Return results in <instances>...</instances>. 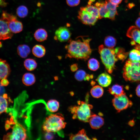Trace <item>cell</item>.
I'll return each mask as SVG.
<instances>
[{"label": "cell", "instance_id": "1", "mask_svg": "<svg viewBox=\"0 0 140 140\" xmlns=\"http://www.w3.org/2000/svg\"><path fill=\"white\" fill-rule=\"evenodd\" d=\"M91 40L88 36H84L78 37L74 40L70 38L65 47L67 52L66 57L87 60L92 50L90 45Z\"/></svg>", "mask_w": 140, "mask_h": 140}, {"label": "cell", "instance_id": "2", "mask_svg": "<svg viewBox=\"0 0 140 140\" xmlns=\"http://www.w3.org/2000/svg\"><path fill=\"white\" fill-rule=\"evenodd\" d=\"M121 49L118 47L111 48H106L102 44L99 46L98 52L101 61L108 73L111 74L115 69V64L119 59Z\"/></svg>", "mask_w": 140, "mask_h": 140}, {"label": "cell", "instance_id": "3", "mask_svg": "<svg viewBox=\"0 0 140 140\" xmlns=\"http://www.w3.org/2000/svg\"><path fill=\"white\" fill-rule=\"evenodd\" d=\"M66 124L64 117L61 114H51L45 119L43 125L42 129L46 132H55L64 129Z\"/></svg>", "mask_w": 140, "mask_h": 140}, {"label": "cell", "instance_id": "4", "mask_svg": "<svg viewBox=\"0 0 140 140\" xmlns=\"http://www.w3.org/2000/svg\"><path fill=\"white\" fill-rule=\"evenodd\" d=\"M78 106H72L69 107L68 110L73 114V119H78L81 121L87 122L92 114L91 109L93 108L92 105L83 101H78Z\"/></svg>", "mask_w": 140, "mask_h": 140}, {"label": "cell", "instance_id": "5", "mask_svg": "<svg viewBox=\"0 0 140 140\" xmlns=\"http://www.w3.org/2000/svg\"><path fill=\"white\" fill-rule=\"evenodd\" d=\"M123 71V76L125 81L140 82V61L134 62L128 59L125 63Z\"/></svg>", "mask_w": 140, "mask_h": 140}, {"label": "cell", "instance_id": "6", "mask_svg": "<svg viewBox=\"0 0 140 140\" xmlns=\"http://www.w3.org/2000/svg\"><path fill=\"white\" fill-rule=\"evenodd\" d=\"M1 19L7 23L12 33H18L23 30V26L22 23L17 20L15 16L3 11Z\"/></svg>", "mask_w": 140, "mask_h": 140}, {"label": "cell", "instance_id": "7", "mask_svg": "<svg viewBox=\"0 0 140 140\" xmlns=\"http://www.w3.org/2000/svg\"><path fill=\"white\" fill-rule=\"evenodd\" d=\"M27 138L26 129L20 124L16 122L12 127V132L4 136L3 139L25 140Z\"/></svg>", "mask_w": 140, "mask_h": 140}, {"label": "cell", "instance_id": "8", "mask_svg": "<svg viewBox=\"0 0 140 140\" xmlns=\"http://www.w3.org/2000/svg\"><path fill=\"white\" fill-rule=\"evenodd\" d=\"M113 105L118 112L131 107L132 102L129 99L125 93L115 96L112 100Z\"/></svg>", "mask_w": 140, "mask_h": 140}, {"label": "cell", "instance_id": "9", "mask_svg": "<svg viewBox=\"0 0 140 140\" xmlns=\"http://www.w3.org/2000/svg\"><path fill=\"white\" fill-rule=\"evenodd\" d=\"M78 13V19L83 23L86 25H94L98 19L87 11L85 7L80 8Z\"/></svg>", "mask_w": 140, "mask_h": 140}, {"label": "cell", "instance_id": "10", "mask_svg": "<svg viewBox=\"0 0 140 140\" xmlns=\"http://www.w3.org/2000/svg\"><path fill=\"white\" fill-rule=\"evenodd\" d=\"M71 33L69 30L65 26L59 27L55 31L54 38L60 42H65L70 39Z\"/></svg>", "mask_w": 140, "mask_h": 140}, {"label": "cell", "instance_id": "11", "mask_svg": "<svg viewBox=\"0 0 140 140\" xmlns=\"http://www.w3.org/2000/svg\"><path fill=\"white\" fill-rule=\"evenodd\" d=\"M13 35L7 23L0 19V38L1 40H5L11 38Z\"/></svg>", "mask_w": 140, "mask_h": 140}, {"label": "cell", "instance_id": "12", "mask_svg": "<svg viewBox=\"0 0 140 140\" xmlns=\"http://www.w3.org/2000/svg\"><path fill=\"white\" fill-rule=\"evenodd\" d=\"M91 128L93 129H98L104 124V119L100 115L92 113L89 120Z\"/></svg>", "mask_w": 140, "mask_h": 140}, {"label": "cell", "instance_id": "13", "mask_svg": "<svg viewBox=\"0 0 140 140\" xmlns=\"http://www.w3.org/2000/svg\"><path fill=\"white\" fill-rule=\"evenodd\" d=\"M112 80L111 76L106 72L100 74L96 79L99 85L103 87L109 86L111 83Z\"/></svg>", "mask_w": 140, "mask_h": 140}, {"label": "cell", "instance_id": "14", "mask_svg": "<svg viewBox=\"0 0 140 140\" xmlns=\"http://www.w3.org/2000/svg\"><path fill=\"white\" fill-rule=\"evenodd\" d=\"M94 5L98 9L100 19L102 18H109L110 12L106 6L105 2H97Z\"/></svg>", "mask_w": 140, "mask_h": 140}, {"label": "cell", "instance_id": "15", "mask_svg": "<svg viewBox=\"0 0 140 140\" xmlns=\"http://www.w3.org/2000/svg\"><path fill=\"white\" fill-rule=\"evenodd\" d=\"M10 66L4 60L0 59V80L6 78L10 73Z\"/></svg>", "mask_w": 140, "mask_h": 140}, {"label": "cell", "instance_id": "16", "mask_svg": "<svg viewBox=\"0 0 140 140\" xmlns=\"http://www.w3.org/2000/svg\"><path fill=\"white\" fill-rule=\"evenodd\" d=\"M105 2L110 12L109 18L111 20H114L116 16L118 14L117 8L118 5L113 4L109 0H106Z\"/></svg>", "mask_w": 140, "mask_h": 140}, {"label": "cell", "instance_id": "17", "mask_svg": "<svg viewBox=\"0 0 140 140\" xmlns=\"http://www.w3.org/2000/svg\"><path fill=\"white\" fill-rule=\"evenodd\" d=\"M36 80L34 75L30 73H25L22 77L23 83L27 86H31L33 85L35 82Z\"/></svg>", "mask_w": 140, "mask_h": 140}, {"label": "cell", "instance_id": "18", "mask_svg": "<svg viewBox=\"0 0 140 140\" xmlns=\"http://www.w3.org/2000/svg\"><path fill=\"white\" fill-rule=\"evenodd\" d=\"M34 36L37 41L40 42H42L47 39L48 34L45 29L43 28H39L35 31Z\"/></svg>", "mask_w": 140, "mask_h": 140}, {"label": "cell", "instance_id": "19", "mask_svg": "<svg viewBox=\"0 0 140 140\" xmlns=\"http://www.w3.org/2000/svg\"><path fill=\"white\" fill-rule=\"evenodd\" d=\"M18 55L22 58L27 57L30 54L31 50L29 47L26 44H21L18 46L17 48Z\"/></svg>", "mask_w": 140, "mask_h": 140}, {"label": "cell", "instance_id": "20", "mask_svg": "<svg viewBox=\"0 0 140 140\" xmlns=\"http://www.w3.org/2000/svg\"><path fill=\"white\" fill-rule=\"evenodd\" d=\"M32 53L35 57L41 58L45 55L46 50L45 47L41 45L37 44L35 45L32 50Z\"/></svg>", "mask_w": 140, "mask_h": 140}, {"label": "cell", "instance_id": "21", "mask_svg": "<svg viewBox=\"0 0 140 140\" xmlns=\"http://www.w3.org/2000/svg\"><path fill=\"white\" fill-rule=\"evenodd\" d=\"M123 89V86L116 84L109 87L108 91L110 94L115 96L124 93Z\"/></svg>", "mask_w": 140, "mask_h": 140}, {"label": "cell", "instance_id": "22", "mask_svg": "<svg viewBox=\"0 0 140 140\" xmlns=\"http://www.w3.org/2000/svg\"><path fill=\"white\" fill-rule=\"evenodd\" d=\"M70 140H91L86 135V131L83 129L79 131L76 134H70L69 135Z\"/></svg>", "mask_w": 140, "mask_h": 140}, {"label": "cell", "instance_id": "23", "mask_svg": "<svg viewBox=\"0 0 140 140\" xmlns=\"http://www.w3.org/2000/svg\"><path fill=\"white\" fill-rule=\"evenodd\" d=\"M48 110L52 113H55L58 110L59 107V102L55 99H51L48 100L46 104Z\"/></svg>", "mask_w": 140, "mask_h": 140}, {"label": "cell", "instance_id": "24", "mask_svg": "<svg viewBox=\"0 0 140 140\" xmlns=\"http://www.w3.org/2000/svg\"><path fill=\"white\" fill-rule=\"evenodd\" d=\"M104 90L102 87L97 85L93 87L91 89L90 93L94 97L98 98L101 97L103 94Z\"/></svg>", "mask_w": 140, "mask_h": 140}, {"label": "cell", "instance_id": "25", "mask_svg": "<svg viewBox=\"0 0 140 140\" xmlns=\"http://www.w3.org/2000/svg\"><path fill=\"white\" fill-rule=\"evenodd\" d=\"M24 65L25 69L29 71L34 70L37 66L36 61L34 59L30 58L27 59L25 60Z\"/></svg>", "mask_w": 140, "mask_h": 140}, {"label": "cell", "instance_id": "26", "mask_svg": "<svg viewBox=\"0 0 140 140\" xmlns=\"http://www.w3.org/2000/svg\"><path fill=\"white\" fill-rule=\"evenodd\" d=\"M129 59L134 62L140 61V51L136 49L132 50L129 52Z\"/></svg>", "mask_w": 140, "mask_h": 140}, {"label": "cell", "instance_id": "27", "mask_svg": "<svg viewBox=\"0 0 140 140\" xmlns=\"http://www.w3.org/2000/svg\"><path fill=\"white\" fill-rule=\"evenodd\" d=\"M117 42L116 39L111 36L106 37L104 40V45L107 48H111L115 46Z\"/></svg>", "mask_w": 140, "mask_h": 140}, {"label": "cell", "instance_id": "28", "mask_svg": "<svg viewBox=\"0 0 140 140\" xmlns=\"http://www.w3.org/2000/svg\"><path fill=\"white\" fill-rule=\"evenodd\" d=\"M85 9L97 19H100L98 9L95 5L88 4L85 7Z\"/></svg>", "mask_w": 140, "mask_h": 140}, {"label": "cell", "instance_id": "29", "mask_svg": "<svg viewBox=\"0 0 140 140\" xmlns=\"http://www.w3.org/2000/svg\"><path fill=\"white\" fill-rule=\"evenodd\" d=\"M87 65L88 68L90 70L95 71L99 68L100 64L96 59L94 58H92L89 60Z\"/></svg>", "mask_w": 140, "mask_h": 140}, {"label": "cell", "instance_id": "30", "mask_svg": "<svg viewBox=\"0 0 140 140\" xmlns=\"http://www.w3.org/2000/svg\"><path fill=\"white\" fill-rule=\"evenodd\" d=\"M28 11L27 7L25 6L21 5L17 9L16 13L17 15L21 18H24L28 15Z\"/></svg>", "mask_w": 140, "mask_h": 140}, {"label": "cell", "instance_id": "31", "mask_svg": "<svg viewBox=\"0 0 140 140\" xmlns=\"http://www.w3.org/2000/svg\"><path fill=\"white\" fill-rule=\"evenodd\" d=\"M8 103L5 98L0 96V114L6 112L7 109Z\"/></svg>", "mask_w": 140, "mask_h": 140}, {"label": "cell", "instance_id": "32", "mask_svg": "<svg viewBox=\"0 0 140 140\" xmlns=\"http://www.w3.org/2000/svg\"><path fill=\"white\" fill-rule=\"evenodd\" d=\"M87 74L86 72L84 70L80 69L78 70L74 75L75 79L79 81L85 80V77Z\"/></svg>", "mask_w": 140, "mask_h": 140}, {"label": "cell", "instance_id": "33", "mask_svg": "<svg viewBox=\"0 0 140 140\" xmlns=\"http://www.w3.org/2000/svg\"><path fill=\"white\" fill-rule=\"evenodd\" d=\"M80 2V0H66L67 4L71 7L75 6L78 5Z\"/></svg>", "mask_w": 140, "mask_h": 140}, {"label": "cell", "instance_id": "34", "mask_svg": "<svg viewBox=\"0 0 140 140\" xmlns=\"http://www.w3.org/2000/svg\"><path fill=\"white\" fill-rule=\"evenodd\" d=\"M52 132H46L44 138L46 140H52L53 139L54 136Z\"/></svg>", "mask_w": 140, "mask_h": 140}, {"label": "cell", "instance_id": "35", "mask_svg": "<svg viewBox=\"0 0 140 140\" xmlns=\"http://www.w3.org/2000/svg\"><path fill=\"white\" fill-rule=\"evenodd\" d=\"M0 83L2 86H6L9 83V82L6 78H4L1 80Z\"/></svg>", "mask_w": 140, "mask_h": 140}, {"label": "cell", "instance_id": "36", "mask_svg": "<svg viewBox=\"0 0 140 140\" xmlns=\"http://www.w3.org/2000/svg\"><path fill=\"white\" fill-rule=\"evenodd\" d=\"M78 64L75 63L72 65L70 66V69L72 72L76 71L78 69Z\"/></svg>", "mask_w": 140, "mask_h": 140}, {"label": "cell", "instance_id": "37", "mask_svg": "<svg viewBox=\"0 0 140 140\" xmlns=\"http://www.w3.org/2000/svg\"><path fill=\"white\" fill-rule=\"evenodd\" d=\"M109 1L113 4L118 5L120 4L122 0H109Z\"/></svg>", "mask_w": 140, "mask_h": 140}, {"label": "cell", "instance_id": "38", "mask_svg": "<svg viewBox=\"0 0 140 140\" xmlns=\"http://www.w3.org/2000/svg\"><path fill=\"white\" fill-rule=\"evenodd\" d=\"M136 94L137 96L140 97V84L137 87L136 90Z\"/></svg>", "mask_w": 140, "mask_h": 140}, {"label": "cell", "instance_id": "39", "mask_svg": "<svg viewBox=\"0 0 140 140\" xmlns=\"http://www.w3.org/2000/svg\"><path fill=\"white\" fill-rule=\"evenodd\" d=\"M136 26L140 29V17H139L136 19L135 22Z\"/></svg>", "mask_w": 140, "mask_h": 140}, {"label": "cell", "instance_id": "40", "mask_svg": "<svg viewBox=\"0 0 140 140\" xmlns=\"http://www.w3.org/2000/svg\"><path fill=\"white\" fill-rule=\"evenodd\" d=\"M7 4V3L3 0H0V6L5 7L6 5Z\"/></svg>", "mask_w": 140, "mask_h": 140}, {"label": "cell", "instance_id": "41", "mask_svg": "<svg viewBox=\"0 0 140 140\" xmlns=\"http://www.w3.org/2000/svg\"><path fill=\"white\" fill-rule=\"evenodd\" d=\"M135 6L134 4L133 3H129L128 5V7L129 9H131L134 7Z\"/></svg>", "mask_w": 140, "mask_h": 140}, {"label": "cell", "instance_id": "42", "mask_svg": "<svg viewBox=\"0 0 140 140\" xmlns=\"http://www.w3.org/2000/svg\"><path fill=\"white\" fill-rule=\"evenodd\" d=\"M90 79V75L89 74H86L85 78V80H87V81H89V80Z\"/></svg>", "mask_w": 140, "mask_h": 140}, {"label": "cell", "instance_id": "43", "mask_svg": "<svg viewBox=\"0 0 140 140\" xmlns=\"http://www.w3.org/2000/svg\"><path fill=\"white\" fill-rule=\"evenodd\" d=\"M95 0H88L89 1L88 2V4H92V3L95 1Z\"/></svg>", "mask_w": 140, "mask_h": 140}, {"label": "cell", "instance_id": "44", "mask_svg": "<svg viewBox=\"0 0 140 140\" xmlns=\"http://www.w3.org/2000/svg\"><path fill=\"white\" fill-rule=\"evenodd\" d=\"M95 82L93 81H92L91 82V84L92 86H93L95 85Z\"/></svg>", "mask_w": 140, "mask_h": 140}, {"label": "cell", "instance_id": "45", "mask_svg": "<svg viewBox=\"0 0 140 140\" xmlns=\"http://www.w3.org/2000/svg\"><path fill=\"white\" fill-rule=\"evenodd\" d=\"M90 79H92L93 78V77H94L93 75L92 74H91L90 75Z\"/></svg>", "mask_w": 140, "mask_h": 140}, {"label": "cell", "instance_id": "46", "mask_svg": "<svg viewBox=\"0 0 140 140\" xmlns=\"http://www.w3.org/2000/svg\"><path fill=\"white\" fill-rule=\"evenodd\" d=\"M0 40H1L0 39ZM2 44L0 42V47H1L2 46Z\"/></svg>", "mask_w": 140, "mask_h": 140}]
</instances>
